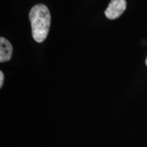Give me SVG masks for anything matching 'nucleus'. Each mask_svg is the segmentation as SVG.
Here are the masks:
<instances>
[{
  "mask_svg": "<svg viewBox=\"0 0 147 147\" xmlns=\"http://www.w3.org/2000/svg\"><path fill=\"white\" fill-rule=\"evenodd\" d=\"M29 18L33 38L38 43L42 42L47 38L51 25V14L47 5L41 3L34 5L30 10Z\"/></svg>",
  "mask_w": 147,
  "mask_h": 147,
  "instance_id": "f257e3e1",
  "label": "nucleus"
},
{
  "mask_svg": "<svg viewBox=\"0 0 147 147\" xmlns=\"http://www.w3.org/2000/svg\"><path fill=\"white\" fill-rule=\"evenodd\" d=\"M126 6L125 0H111L105 10V15L108 19H116L123 13Z\"/></svg>",
  "mask_w": 147,
  "mask_h": 147,
  "instance_id": "f03ea898",
  "label": "nucleus"
},
{
  "mask_svg": "<svg viewBox=\"0 0 147 147\" xmlns=\"http://www.w3.org/2000/svg\"><path fill=\"white\" fill-rule=\"evenodd\" d=\"M12 46L10 42L5 38H0V62L8 61L11 59L12 55Z\"/></svg>",
  "mask_w": 147,
  "mask_h": 147,
  "instance_id": "7ed1b4c3",
  "label": "nucleus"
},
{
  "mask_svg": "<svg viewBox=\"0 0 147 147\" xmlns=\"http://www.w3.org/2000/svg\"><path fill=\"white\" fill-rule=\"evenodd\" d=\"M3 80H4V75L2 71H0V87H2L3 84Z\"/></svg>",
  "mask_w": 147,
  "mask_h": 147,
  "instance_id": "20e7f679",
  "label": "nucleus"
},
{
  "mask_svg": "<svg viewBox=\"0 0 147 147\" xmlns=\"http://www.w3.org/2000/svg\"><path fill=\"white\" fill-rule=\"evenodd\" d=\"M146 65H147V57H146Z\"/></svg>",
  "mask_w": 147,
  "mask_h": 147,
  "instance_id": "39448f33",
  "label": "nucleus"
}]
</instances>
